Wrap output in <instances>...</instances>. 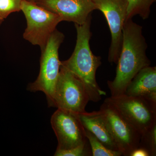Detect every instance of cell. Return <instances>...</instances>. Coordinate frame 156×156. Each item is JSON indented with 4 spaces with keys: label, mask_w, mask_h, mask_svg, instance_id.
<instances>
[{
    "label": "cell",
    "mask_w": 156,
    "mask_h": 156,
    "mask_svg": "<svg viewBox=\"0 0 156 156\" xmlns=\"http://www.w3.org/2000/svg\"><path fill=\"white\" fill-rule=\"evenodd\" d=\"M147 45L142 34V27L133 22L126 20L123 29V40L117 61L114 80L108 81V86L112 97L125 94L132 79L144 68L150 66L147 56Z\"/></svg>",
    "instance_id": "1"
},
{
    "label": "cell",
    "mask_w": 156,
    "mask_h": 156,
    "mask_svg": "<svg viewBox=\"0 0 156 156\" xmlns=\"http://www.w3.org/2000/svg\"><path fill=\"white\" fill-rule=\"evenodd\" d=\"M91 19L90 15L83 24L75 23L77 31L75 48L69 59L60 61V65L73 73L83 83L90 101L98 102L101 100V96L106 95V92L101 89L96 80V71L101 64V57L94 55L90 49Z\"/></svg>",
    "instance_id": "2"
},
{
    "label": "cell",
    "mask_w": 156,
    "mask_h": 156,
    "mask_svg": "<svg viewBox=\"0 0 156 156\" xmlns=\"http://www.w3.org/2000/svg\"><path fill=\"white\" fill-rule=\"evenodd\" d=\"M64 39V34L56 29L51 35L44 49L41 51L39 75L27 88L31 92H44L49 107H54V91L60 66L58 49Z\"/></svg>",
    "instance_id": "3"
},
{
    "label": "cell",
    "mask_w": 156,
    "mask_h": 156,
    "mask_svg": "<svg viewBox=\"0 0 156 156\" xmlns=\"http://www.w3.org/2000/svg\"><path fill=\"white\" fill-rule=\"evenodd\" d=\"M20 9L27 22L23 38L32 44L40 46L43 51L48 39L62 20L57 14L32 1L23 0Z\"/></svg>",
    "instance_id": "4"
},
{
    "label": "cell",
    "mask_w": 156,
    "mask_h": 156,
    "mask_svg": "<svg viewBox=\"0 0 156 156\" xmlns=\"http://www.w3.org/2000/svg\"><path fill=\"white\" fill-rule=\"evenodd\" d=\"M90 101L83 83L60 65L54 94V107L79 115L86 112Z\"/></svg>",
    "instance_id": "5"
},
{
    "label": "cell",
    "mask_w": 156,
    "mask_h": 156,
    "mask_svg": "<svg viewBox=\"0 0 156 156\" xmlns=\"http://www.w3.org/2000/svg\"><path fill=\"white\" fill-rule=\"evenodd\" d=\"M107 99L141 135L156 124V103L147 98L123 94Z\"/></svg>",
    "instance_id": "6"
},
{
    "label": "cell",
    "mask_w": 156,
    "mask_h": 156,
    "mask_svg": "<svg viewBox=\"0 0 156 156\" xmlns=\"http://www.w3.org/2000/svg\"><path fill=\"white\" fill-rule=\"evenodd\" d=\"M99 111L119 151L123 156H130L133 151L139 147L141 134L107 98Z\"/></svg>",
    "instance_id": "7"
},
{
    "label": "cell",
    "mask_w": 156,
    "mask_h": 156,
    "mask_svg": "<svg viewBox=\"0 0 156 156\" xmlns=\"http://www.w3.org/2000/svg\"><path fill=\"white\" fill-rule=\"evenodd\" d=\"M50 122L58 140L56 149H69L88 142L79 115L57 108Z\"/></svg>",
    "instance_id": "8"
},
{
    "label": "cell",
    "mask_w": 156,
    "mask_h": 156,
    "mask_svg": "<svg viewBox=\"0 0 156 156\" xmlns=\"http://www.w3.org/2000/svg\"><path fill=\"white\" fill-rule=\"evenodd\" d=\"M96 9L103 13L112 35L108 60L117 63L122 48L123 29L126 20L128 2L126 0H92Z\"/></svg>",
    "instance_id": "9"
},
{
    "label": "cell",
    "mask_w": 156,
    "mask_h": 156,
    "mask_svg": "<svg viewBox=\"0 0 156 156\" xmlns=\"http://www.w3.org/2000/svg\"><path fill=\"white\" fill-rule=\"evenodd\" d=\"M36 4L58 15L62 21L82 25L96 6L92 0H37Z\"/></svg>",
    "instance_id": "10"
},
{
    "label": "cell",
    "mask_w": 156,
    "mask_h": 156,
    "mask_svg": "<svg viewBox=\"0 0 156 156\" xmlns=\"http://www.w3.org/2000/svg\"><path fill=\"white\" fill-rule=\"evenodd\" d=\"M141 96L156 103V67L148 66L137 73L127 87L125 94Z\"/></svg>",
    "instance_id": "11"
},
{
    "label": "cell",
    "mask_w": 156,
    "mask_h": 156,
    "mask_svg": "<svg viewBox=\"0 0 156 156\" xmlns=\"http://www.w3.org/2000/svg\"><path fill=\"white\" fill-rule=\"evenodd\" d=\"M79 116L86 130L94 134L106 147L112 150L119 151L99 111L91 112H86L79 114Z\"/></svg>",
    "instance_id": "12"
},
{
    "label": "cell",
    "mask_w": 156,
    "mask_h": 156,
    "mask_svg": "<svg viewBox=\"0 0 156 156\" xmlns=\"http://www.w3.org/2000/svg\"><path fill=\"white\" fill-rule=\"evenodd\" d=\"M128 2L126 20L138 15L143 20L147 19L150 14V7L155 0H126Z\"/></svg>",
    "instance_id": "13"
},
{
    "label": "cell",
    "mask_w": 156,
    "mask_h": 156,
    "mask_svg": "<svg viewBox=\"0 0 156 156\" xmlns=\"http://www.w3.org/2000/svg\"><path fill=\"white\" fill-rule=\"evenodd\" d=\"M86 130V129H85ZM86 136L89 141L92 156H121L122 154L119 151H115L106 147L92 133L86 130Z\"/></svg>",
    "instance_id": "14"
},
{
    "label": "cell",
    "mask_w": 156,
    "mask_h": 156,
    "mask_svg": "<svg viewBox=\"0 0 156 156\" xmlns=\"http://www.w3.org/2000/svg\"><path fill=\"white\" fill-rule=\"evenodd\" d=\"M139 147L147 151L150 156L156 155V124L141 134Z\"/></svg>",
    "instance_id": "15"
},
{
    "label": "cell",
    "mask_w": 156,
    "mask_h": 156,
    "mask_svg": "<svg viewBox=\"0 0 156 156\" xmlns=\"http://www.w3.org/2000/svg\"><path fill=\"white\" fill-rule=\"evenodd\" d=\"M55 156H92L91 147L88 145V141L84 144L68 150L56 149Z\"/></svg>",
    "instance_id": "16"
},
{
    "label": "cell",
    "mask_w": 156,
    "mask_h": 156,
    "mask_svg": "<svg viewBox=\"0 0 156 156\" xmlns=\"http://www.w3.org/2000/svg\"><path fill=\"white\" fill-rule=\"evenodd\" d=\"M23 0H0V18H7L11 13L21 10Z\"/></svg>",
    "instance_id": "17"
},
{
    "label": "cell",
    "mask_w": 156,
    "mask_h": 156,
    "mask_svg": "<svg viewBox=\"0 0 156 156\" xmlns=\"http://www.w3.org/2000/svg\"><path fill=\"white\" fill-rule=\"evenodd\" d=\"M130 156H150L148 152L144 149L138 147L132 152Z\"/></svg>",
    "instance_id": "18"
},
{
    "label": "cell",
    "mask_w": 156,
    "mask_h": 156,
    "mask_svg": "<svg viewBox=\"0 0 156 156\" xmlns=\"http://www.w3.org/2000/svg\"><path fill=\"white\" fill-rule=\"evenodd\" d=\"M3 20H4L0 18V25H1V23H2V22H3Z\"/></svg>",
    "instance_id": "19"
}]
</instances>
